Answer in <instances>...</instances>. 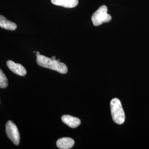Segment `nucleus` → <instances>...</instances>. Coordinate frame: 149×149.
I'll list each match as a JSON object with an SVG mask.
<instances>
[{"instance_id":"nucleus-4","label":"nucleus","mask_w":149,"mask_h":149,"mask_svg":"<svg viewBox=\"0 0 149 149\" xmlns=\"http://www.w3.org/2000/svg\"><path fill=\"white\" fill-rule=\"evenodd\" d=\"M6 132L7 136L16 145L20 141V134L16 124L11 120H8L6 125Z\"/></svg>"},{"instance_id":"nucleus-8","label":"nucleus","mask_w":149,"mask_h":149,"mask_svg":"<svg viewBox=\"0 0 149 149\" xmlns=\"http://www.w3.org/2000/svg\"><path fill=\"white\" fill-rule=\"evenodd\" d=\"M54 5L61 6L65 8H74L79 3L78 0H51Z\"/></svg>"},{"instance_id":"nucleus-11","label":"nucleus","mask_w":149,"mask_h":149,"mask_svg":"<svg viewBox=\"0 0 149 149\" xmlns=\"http://www.w3.org/2000/svg\"><path fill=\"white\" fill-rule=\"evenodd\" d=\"M40 55V53H39V52H36V56H38V55Z\"/></svg>"},{"instance_id":"nucleus-5","label":"nucleus","mask_w":149,"mask_h":149,"mask_svg":"<svg viewBox=\"0 0 149 149\" xmlns=\"http://www.w3.org/2000/svg\"><path fill=\"white\" fill-rule=\"evenodd\" d=\"M7 65L11 71L19 76H24L27 74L26 70L21 64L15 63L12 60H8L7 62Z\"/></svg>"},{"instance_id":"nucleus-7","label":"nucleus","mask_w":149,"mask_h":149,"mask_svg":"<svg viewBox=\"0 0 149 149\" xmlns=\"http://www.w3.org/2000/svg\"><path fill=\"white\" fill-rule=\"evenodd\" d=\"M74 144V140L70 138H62L56 141V145L60 149H71Z\"/></svg>"},{"instance_id":"nucleus-6","label":"nucleus","mask_w":149,"mask_h":149,"mask_svg":"<svg viewBox=\"0 0 149 149\" xmlns=\"http://www.w3.org/2000/svg\"><path fill=\"white\" fill-rule=\"evenodd\" d=\"M63 122L71 128H76L79 127L81 124L80 119L74 117L69 115H64L61 117Z\"/></svg>"},{"instance_id":"nucleus-2","label":"nucleus","mask_w":149,"mask_h":149,"mask_svg":"<svg viewBox=\"0 0 149 149\" xmlns=\"http://www.w3.org/2000/svg\"><path fill=\"white\" fill-rule=\"evenodd\" d=\"M110 105L113 121L118 124H122L125 122V115L121 102L117 98H114L111 101Z\"/></svg>"},{"instance_id":"nucleus-9","label":"nucleus","mask_w":149,"mask_h":149,"mask_svg":"<svg viewBox=\"0 0 149 149\" xmlns=\"http://www.w3.org/2000/svg\"><path fill=\"white\" fill-rule=\"evenodd\" d=\"M0 27L9 31H15L17 26L16 23L8 21L4 16L0 15Z\"/></svg>"},{"instance_id":"nucleus-3","label":"nucleus","mask_w":149,"mask_h":149,"mask_svg":"<svg viewBox=\"0 0 149 149\" xmlns=\"http://www.w3.org/2000/svg\"><path fill=\"white\" fill-rule=\"evenodd\" d=\"M108 8L102 5L93 14L91 19L95 26H99L103 23H108L112 20V16L107 13Z\"/></svg>"},{"instance_id":"nucleus-10","label":"nucleus","mask_w":149,"mask_h":149,"mask_svg":"<svg viewBox=\"0 0 149 149\" xmlns=\"http://www.w3.org/2000/svg\"><path fill=\"white\" fill-rule=\"evenodd\" d=\"M8 86V80L5 74L0 69V88H5Z\"/></svg>"},{"instance_id":"nucleus-1","label":"nucleus","mask_w":149,"mask_h":149,"mask_svg":"<svg viewBox=\"0 0 149 149\" xmlns=\"http://www.w3.org/2000/svg\"><path fill=\"white\" fill-rule=\"evenodd\" d=\"M37 63L41 67L53 70L60 74H66L68 71V67L65 64L58 60H53L42 55L37 56Z\"/></svg>"},{"instance_id":"nucleus-12","label":"nucleus","mask_w":149,"mask_h":149,"mask_svg":"<svg viewBox=\"0 0 149 149\" xmlns=\"http://www.w3.org/2000/svg\"><path fill=\"white\" fill-rule=\"evenodd\" d=\"M52 59H53V60H56V57H55V56H52Z\"/></svg>"}]
</instances>
